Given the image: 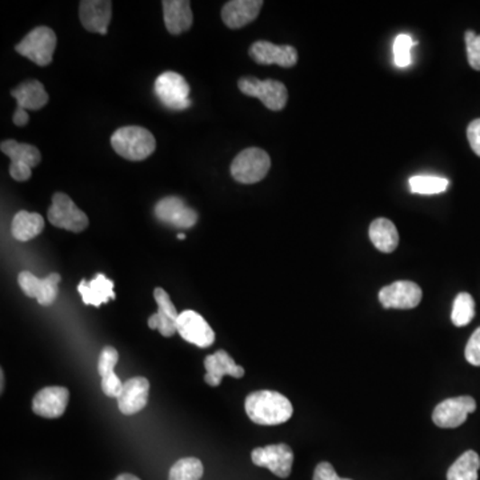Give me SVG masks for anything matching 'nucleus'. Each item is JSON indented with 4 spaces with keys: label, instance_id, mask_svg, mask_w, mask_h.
Returning <instances> with one entry per match:
<instances>
[{
    "label": "nucleus",
    "instance_id": "20e7f679",
    "mask_svg": "<svg viewBox=\"0 0 480 480\" xmlns=\"http://www.w3.org/2000/svg\"><path fill=\"white\" fill-rule=\"evenodd\" d=\"M154 93L160 104L171 111H185L191 107L190 85L177 72H163L155 80Z\"/></svg>",
    "mask_w": 480,
    "mask_h": 480
},
{
    "label": "nucleus",
    "instance_id": "6e6552de",
    "mask_svg": "<svg viewBox=\"0 0 480 480\" xmlns=\"http://www.w3.org/2000/svg\"><path fill=\"white\" fill-rule=\"evenodd\" d=\"M15 98L16 110L14 113V123L24 127L29 123L30 116L27 111H38L49 104V94L39 80H26L18 87L11 91Z\"/></svg>",
    "mask_w": 480,
    "mask_h": 480
},
{
    "label": "nucleus",
    "instance_id": "f704fd0d",
    "mask_svg": "<svg viewBox=\"0 0 480 480\" xmlns=\"http://www.w3.org/2000/svg\"><path fill=\"white\" fill-rule=\"evenodd\" d=\"M312 480H351V479H343L338 475L337 471L332 467L331 463L322 462L319 463L313 471Z\"/></svg>",
    "mask_w": 480,
    "mask_h": 480
},
{
    "label": "nucleus",
    "instance_id": "473e14b6",
    "mask_svg": "<svg viewBox=\"0 0 480 480\" xmlns=\"http://www.w3.org/2000/svg\"><path fill=\"white\" fill-rule=\"evenodd\" d=\"M466 46H467L468 63L471 68L480 71V35L474 32H466Z\"/></svg>",
    "mask_w": 480,
    "mask_h": 480
},
{
    "label": "nucleus",
    "instance_id": "7c9ffc66",
    "mask_svg": "<svg viewBox=\"0 0 480 480\" xmlns=\"http://www.w3.org/2000/svg\"><path fill=\"white\" fill-rule=\"evenodd\" d=\"M475 316V302L468 293H460L452 304L451 322L457 327H465Z\"/></svg>",
    "mask_w": 480,
    "mask_h": 480
},
{
    "label": "nucleus",
    "instance_id": "58836bf2",
    "mask_svg": "<svg viewBox=\"0 0 480 480\" xmlns=\"http://www.w3.org/2000/svg\"><path fill=\"white\" fill-rule=\"evenodd\" d=\"M177 238H179L180 240H186V235L185 234H179V235H177Z\"/></svg>",
    "mask_w": 480,
    "mask_h": 480
},
{
    "label": "nucleus",
    "instance_id": "1a4fd4ad",
    "mask_svg": "<svg viewBox=\"0 0 480 480\" xmlns=\"http://www.w3.org/2000/svg\"><path fill=\"white\" fill-rule=\"evenodd\" d=\"M0 149L11 159L10 175L16 182L29 180L32 175V168L41 160V151L32 144L5 140L0 144Z\"/></svg>",
    "mask_w": 480,
    "mask_h": 480
},
{
    "label": "nucleus",
    "instance_id": "0eeeda50",
    "mask_svg": "<svg viewBox=\"0 0 480 480\" xmlns=\"http://www.w3.org/2000/svg\"><path fill=\"white\" fill-rule=\"evenodd\" d=\"M49 222L58 229L68 230V231H85L88 227V218L71 198L66 194L57 193L52 196V204L49 208Z\"/></svg>",
    "mask_w": 480,
    "mask_h": 480
},
{
    "label": "nucleus",
    "instance_id": "39448f33",
    "mask_svg": "<svg viewBox=\"0 0 480 480\" xmlns=\"http://www.w3.org/2000/svg\"><path fill=\"white\" fill-rule=\"evenodd\" d=\"M55 49H57V35L46 26L36 27L15 47L18 54L41 68H46L52 62Z\"/></svg>",
    "mask_w": 480,
    "mask_h": 480
},
{
    "label": "nucleus",
    "instance_id": "2eb2a0df",
    "mask_svg": "<svg viewBox=\"0 0 480 480\" xmlns=\"http://www.w3.org/2000/svg\"><path fill=\"white\" fill-rule=\"evenodd\" d=\"M154 213L158 221L175 227V229H191L198 222V213L177 196H168V198H163L162 201L158 202L154 208Z\"/></svg>",
    "mask_w": 480,
    "mask_h": 480
},
{
    "label": "nucleus",
    "instance_id": "cd10ccee",
    "mask_svg": "<svg viewBox=\"0 0 480 480\" xmlns=\"http://www.w3.org/2000/svg\"><path fill=\"white\" fill-rule=\"evenodd\" d=\"M480 457L473 449L460 455L447 471V480H478Z\"/></svg>",
    "mask_w": 480,
    "mask_h": 480
},
{
    "label": "nucleus",
    "instance_id": "aec40b11",
    "mask_svg": "<svg viewBox=\"0 0 480 480\" xmlns=\"http://www.w3.org/2000/svg\"><path fill=\"white\" fill-rule=\"evenodd\" d=\"M69 393L65 387H46L36 394L32 412L43 418H60L68 409Z\"/></svg>",
    "mask_w": 480,
    "mask_h": 480
},
{
    "label": "nucleus",
    "instance_id": "dca6fc26",
    "mask_svg": "<svg viewBox=\"0 0 480 480\" xmlns=\"http://www.w3.org/2000/svg\"><path fill=\"white\" fill-rule=\"evenodd\" d=\"M249 57L258 65H277L280 68H291L298 63V51L293 46H276L271 41H255L249 47Z\"/></svg>",
    "mask_w": 480,
    "mask_h": 480
},
{
    "label": "nucleus",
    "instance_id": "bb28decb",
    "mask_svg": "<svg viewBox=\"0 0 480 480\" xmlns=\"http://www.w3.org/2000/svg\"><path fill=\"white\" fill-rule=\"evenodd\" d=\"M44 230V219L36 213L19 211L14 216L11 231L13 237L19 241H29L41 234Z\"/></svg>",
    "mask_w": 480,
    "mask_h": 480
},
{
    "label": "nucleus",
    "instance_id": "7ed1b4c3",
    "mask_svg": "<svg viewBox=\"0 0 480 480\" xmlns=\"http://www.w3.org/2000/svg\"><path fill=\"white\" fill-rule=\"evenodd\" d=\"M270 168V155L265 149L251 147L237 155L231 165V175L237 182L254 185L265 179Z\"/></svg>",
    "mask_w": 480,
    "mask_h": 480
},
{
    "label": "nucleus",
    "instance_id": "a878e982",
    "mask_svg": "<svg viewBox=\"0 0 480 480\" xmlns=\"http://www.w3.org/2000/svg\"><path fill=\"white\" fill-rule=\"evenodd\" d=\"M368 235L374 246L380 252L390 254L394 252L399 244V234L395 224L385 218H377L371 223Z\"/></svg>",
    "mask_w": 480,
    "mask_h": 480
},
{
    "label": "nucleus",
    "instance_id": "9d476101",
    "mask_svg": "<svg viewBox=\"0 0 480 480\" xmlns=\"http://www.w3.org/2000/svg\"><path fill=\"white\" fill-rule=\"evenodd\" d=\"M251 459L255 466L268 468L277 478H288L293 471L294 452L285 443L255 448Z\"/></svg>",
    "mask_w": 480,
    "mask_h": 480
},
{
    "label": "nucleus",
    "instance_id": "423d86ee",
    "mask_svg": "<svg viewBox=\"0 0 480 480\" xmlns=\"http://www.w3.org/2000/svg\"><path fill=\"white\" fill-rule=\"evenodd\" d=\"M238 87L244 95L259 99L268 110L280 111L287 104V88L277 80H260L252 77H241L238 82Z\"/></svg>",
    "mask_w": 480,
    "mask_h": 480
},
{
    "label": "nucleus",
    "instance_id": "72a5a7b5",
    "mask_svg": "<svg viewBox=\"0 0 480 480\" xmlns=\"http://www.w3.org/2000/svg\"><path fill=\"white\" fill-rule=\"evenodd\" d=\"M465 357L470 365L480 367V327L474 331L465 349Z\"/></svg>",
    "mask_w": 480,
    "mask_h": 480
},
{
    "label": "nucleus",
    "instance_id": "f03ea898",
    "mask_svg": "<svg viewBox=\"0 0 480 480\" xmlns=\"http://www.w3.org/2000/svg\"><path fill=\"white\" fill-rule=\"evenodd\" d=\"M111 146L116 154L132 162L147 159L157 149L154 135L139 126H127L116 130L111 137Z\"/></svg>",
    "mask_w": 480,
    "mask_h": 480
},
{
    "label": "nucleus",
    "instance_id": "2f4dec72",
    "mask_svg": "<svg viewBox=\"0 0 480 480\" xmlns=\"http://www.w3.org/2000/svg\"><path fill=\"white\" fill-rule=\"evenodd\" d=\"M415 44L416 41L410 35L396 36L395 41H394V62L398 68H406L412 65V49Z\"/></svg>",
    "mask_w": 480,
    "mask_h": 480
},
{
    "label": "nucleus",
    "instance_id": "4468645a",
    "mask_svg": "<svg viewBox=\"0 0 480 480\" xmlns=\"http://www.w3.org/2000/svg\"><path fill=\"white\" fill-rule=\"evenodd\" d=\"M177 330L186 342L199 349H207L215 342V332L201 313L193 310L183 311L177 322Z\"/></svg>",
    "mask_w": 480,
    "mask_h": 480
},
{
    "label": "nucleus",
    "instance_id": "e433bc0d",
    "mask_svg": "<svg viewBox=\"0 0 480 480\" xmlns=\"http://www.w3.org/2000/svg\"><path fill=\"white\" fill-rule=\"evenodd\" d=\"M113 480H140L138 478V476L131 475V474H122V475H119L118 478Z\"/></svg>",
    "mask_w": 480,
    "mask_h": 480
},
{
    "label": "nucleus",
    "instance_id": "4c0bfd02",
    "mask_svg": "<svg viewBox=\"0 0 480 480\" xmlns=\"http://www.w3.org/2000/svg\"><path fill=\"white\" fill-rule=\"evenodd\" d=\"M0 376H2V393H3V390H5V374H3V371L2 373H0Z\"/></svg>",
    "mask_w": 480,
    "mask_h": 480
},
{
    "label": "nucleus",
    "instance_id": "f257e3e1",
    "mask_svg": "<svg viewBox=\"0 0 480 480\" xmlns=\"http://www.w3.org/2000/svg\"><path fill=\"white\" fill-rule=\"evenodd\" d=\"M247 415L260 426H277L290 421L294 409L291 402L276 391L262 390L249 394L244 402Z\"/></svg>",
    "mask_w": 480,
    "mask_h": 480
},
{
    "label": "nucleus",
    "instance_id": "4be33fe9",
    "mask_svg": "<svg viewBox=\"0 0 480 480\" xmlns=\"http://www.w3.org/2000/svg\"><path fill=\"white\" fill-rule=\"evenodd\" d=\"M204 367H206V376L204 382L211 387H216L221 385L224 376L232 377L244 376V368L234 362L229 352L224 349H219L215 354L210 355L204 359Z\"/></svg>",
    "mask_w": 480,
    "mask_h": 480
},
{
    "label": "nucleus",
    "instance_id": "c85d7f7f",
    "mask_svg": "<svg viewBox=\"0 0 480 480\" xmlns=\"http://www.w3.org/2000/svg\"><path fill=\"white\" fill-rule=\"evenodd\" d=\"M448 180L437 175H416L410 179V190L419 195H435L445 193Z\"/></svg>",
    "mask_w": 480,
    "mask_h": 480
},
{
    "label": "nucleus",
    "instance_id": "393cba45",
    "mask_svg": "<svg viewBox=\"0 0 480 480\" xmlns=\"http://www.w3.org/2000/svg\"><path fill=\"white\" fill-rule=\"evenodd\" d=\"M119 360V354L113 347H104L99 357L98 371L102 376V390L105 396L118 398L121 395L123 383L115 374V366Z\"/></svg>",
    "mask_w": 480,
    "mask_h": 480
},
{
    "label": "nucleus",
    "instance_id": "ddd939ff",
    "mask_svg": "<svg viewBox=\"0 0 480 480\" xmlns=\"http://www.w3.org/2000/svg\"><path fill=\"white\" fill-rule=\"evenodd\" d=\"M62 280L59 274L52 273L41 279L30 271L19 274L18 283L22 291L29 298H34L41 306H51L57 301L59 294V283Z\"/></svg>",
    "mask_w": 480,
    "mask_h": 480
},
{
    "label": "nucleus",
    "instance_id": "9b49d317",
    "mask_svg": "<svg viewBox=\"0 0 480 480\" xmlns=\"http://www.w3.org/2000/svg\"><path fill=\"white\" fill-rule=\"evenodd\" d=\"M475 410L476 402L473 396H457L440 402L432 412V421L440 429H457Z\"/></svg>",
    "mask_w": 480,
    "mask_h": 480
},
{
    "label": "nucleus",
    "instance_id": "c9c22d12",
    "mask_svg": "<svg viewBox=\"0 0 480 480\" xmlns=\"http://www.w3.org/2000/svg\"><path fill=\"white\" fill-rule=\"evenodd\" d=\"M467 138L471 149L480 157V119L471 122L467 129Z\"/></svg>",
    "mask_w": 480,
    "mask_h": 480
},
{
    "label": "nucleus",
    "instance_id": "f8f14e48",
    "mask_svg": "<svg viewBox=\"0 0 480 480\" xmlns=\"http://www.w3.org/2000/svg\"><path fill=\"white\" fill-rule=\"evenodd\" d=\"M421 288L409 280H398L379 291V301L385 309H415L421 303Z\"/></svg>",
    "mask_w": 480,
    "mask_h": 480
},
{
    "label": "nucleus",
    "instance_id": "5701e85b",
    "mask_svg": "<svg viewBox=\"0 0 480 480\" xmlns=\"http://www.w3.org/2000/svg\"><path fill=\"white\" fill-rule=\"evenodd\" d=\"M113 282L107 279L104 274H98L93 280H80L77 285L80 296H82L83 303L86 306L101 307L102 304L108 303L111 299H115L116 295L113 293Z\"/></svg>",
    "mask_w": 480,
    "mask_h": 480
},
{
    "label": "nucleus",
    "instance_id": "f3484780",
    "mask_svg": "<svg viewBox=\"0 0 480 480\" xmlns=\"http://www.w3.org/2000/svg\"><path fill=\"white\" fill-rule=\"evenodd\" d=\"M113 16V3L108 0H83L79 5V18L87 32L107 34Z\"/></svg>",
    "mask_w": 480,
    "mask_h": 480
},
{
    "label": "nucleus",
    "instance_id": "b1692460",
    "mask_svg": "<svg viewBox=\"0 0 480 480\" xmlns=\"http://www.w3.org/2000/svg\"><path fill=\"white\" fill-rule=\"evenodd\" d=\"M163 5V18L168 32L180 35L188 32L193 26L194 15L191 3L186 0H165Z\"/></svg>",
    "mask_w": 480,
    "mask_h": 480
},
{
    "label": "nucleus",
    "instance_id": "a211bd4d",
    "mask_svg": "<svg viewBox=\"0 0 480 480\" xmlns=\"http://www.w3.org/2000/svg\"><path fill=\"white\" fill-rule=\"evenodd\" d=\"M149 382L146 377H131L123 383L121 395L118 396V407L123 415H134L140 412L149 403Z\"/></svg>",
    "mask_w": 480,
    "mask_h": 480
},
{
    "label": "nucleus",
    "instance_id": "c756f323",
    "mask_svg": "<svg viewBox=\"0 0 480 480\" xmlns=\"http://www.w3.org/2000/svg\"><path fill=\"white\" fill-rule=\"evenodd\" d=\"M204 473V463L198 457H182L172 466L168 480H201Z\"/></svg>",
    "mask_w": 480,
    "mask_h": 480
},
{
    "label": "nucleus",
    "instance_id": "6ab92c4d",
    "mask_svg": "<svg viewBox=\"0 0 480 480\" xmlns=\"http://www.w3.org/2000/svg\"><path fill=\"white\" fill-rule=\"evenodd\" d=\"M154 299L158 304V312L149 316V327L151 330H158L163 337L170 338L177 331V322L180 313H177L170 295L163 288H155Z\"/></svg>",
    "mask_w": 480,
    "mask_h": 480
},
{
    "label": "nucleus",
    "instance_id": "412c9836",
    "mask_svg": "<svg viewBox=\"0 0 480 480\" xmlns=\"http://www.w3.org/2000/svg\"><path fill=\"white\" fill-rule=\"evenodd\" d=\"M262 7V0H231L222 8V19L229 29H241L258 18Z\"/></svg>",
    "mask_w": 480,
    "mask_h": 480
}]
</instances>
